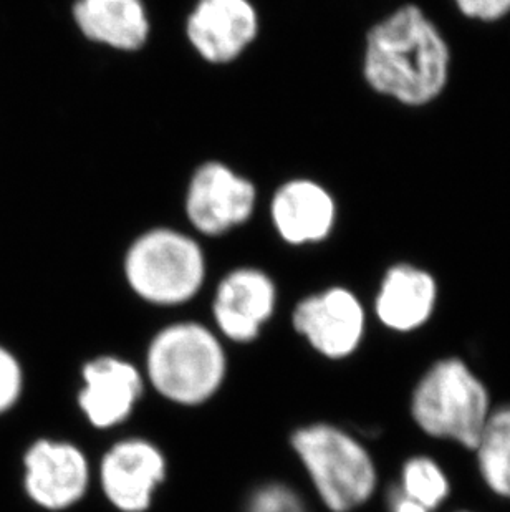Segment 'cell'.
Instances as JSON below:
<instances>
[{"label":"cell","instance_id":"6da1fadb","mask_svg":"<svg viewBox=\"0 0 510 512\" xmlns=\"http://www.w3.org/2000/svg\"><path fill=\"white\" fill-rule=\"evenodd\" d=\"M448 67V45L416 5L401 7L368 32L363 73L378 93L424 105L443 92Z\"/></svg>","mask_w":510,"mask_h":512},{"label":"cell","instance_id":"7a4b0ae2","mask_svg":"<svg viewBox=\"0 0 510 512\" xmlns=\"http://www.w3.org/2000/svg\"><path fill=\"white\" fill-rule=\"evenodd\" d=\"M123 276L133 294L146 304H188L206 282V252L188 232L153 226L140 232L126 247Z\"/></svg>","mask_w":510,"mask_h":512},{"label":"cell","instance_id":"3957f363","mask_svg":"<svg viewBox=\"0 0 510 512\" xmlns=\"http://www.w3.org/2000/svg\"><path fill=\"white\" fill-rule=\"evenodd\" d=\"M146 370L161 397L178 405H201L216 395L226 378V353L206 325L178 322L154 335Z\"/></svg>","mask_w":510,"mask_h":512},{"label":"cell","instance_id":"277c9868","mask_svg":"<svg viewBox=\"0 0 510 512\" xmlns=\"http://www.w3.org/2000/svg\"><path fill=\"white\" fill-rule=\"evenodd\" d=\"M491 413L486 385L461 358H443L431 365L411 397V416L426 435L467 450H476Z\"/></svg>","mask_w":510,"mask_h":512},{"label":"cell","instance_id":"5b68a950","mask_svg":"<svg viewBox=\"0 0 510 512\" xmlns=\"http://www.w3.org/2000/svg\"><path fill=\"white\" fill-rule=\"evenodd\" d=\"M292 448L330 511H355L375 494V461L360 440L342 428L328 423L304 426L294 431Z\"/></svg>","mask_w":510,"mask_h":512},{"label":"cell","instance_id":"8992f818","mask_svg":"<svg viewBox=\"0 0 510 512\" xmlns=\"http://www.w3.org/2000/svg\"><path fill=\"white\" fill-rule=\"evenodd\" d=\"M257 186L229 163L206 160L189 176L183 209L199 236L222 237L254 218Z\"/></svg>","mask_w":510,"mask_h":512},{"label":"cell","instance_id":"52a82bcc","mask_svg":"<svg viewBox=\"0 0 510 512\" xmlns=\"http://www.w3.org/2000/svg\"><path fill=\"white\" fill-rule=\"evenodd\" d=\"M184 34L203 62L226 67L259 39V10L252 0H196L186 17Z\"/></svg>","mask_w":510,"mask_h":512},{"label":"cell","instance_id":"ba28073f","mask_svg":"<svg viewBox=\"0 0 510 512\" xmlns=\"http://www.w3.org/2000/svg\"><path fill=\"white\" fill-rule=\"evenodd\" d=\"M292 324L315 352L330 360H342L360 347L366 314L352 290L330 287L300 300L292 312Z\"/></svg>","mask_w":510,"mask_h":512},{"label":"cell","instance_id":"9c48e42d","mask_svg":"<svg viewBox=\"0 0 510 512\" xmlns=\"http://www.w3.org/2000/svg\"><path fill=\"white\" fill-rule=\"evenodd\" d=\"M22 466L25 494L45 511H65L87 493L90 464L85 453L68 441H34L24 453Z\"/></svg>","mask_w":510,"mask_h":512},{"label":"cell","instance_id":"30bf717a","mask_svg":"<svg viewBox=\"0 0 510 512\" xmlns=\"http://www.w3.org/2000/svg\"><path fill=\"white\" fill-rule=\"evenodd\" d=\"M275 307L274 279L257 267H237L217 284L212 315L224 337L236 343H251L272 319Z\"/></svg>","mask_w":510,"mask_h":512},{"label":"cell","instance_id":"8fae6325","mask_svg":"<svg viewBox=\"0 0 510 512\" xmlns=\"http://www.w3.org/2000/svg\"><path fill=\"white\" fill-rule=\"evenodd\" d=\"M166 478V459L159 448L141 438L118 441L100 463L106 499L121 512H145Z\"/></svg>","mask_w":510,"mask_h":512},{"label":"cell","instance_id":"7c38bea8","mask_svg":"<svg viewBox=\"0 0 510 512\" xmlns=\"http://www.w3.org/2000/svg\"><path fill=\"white\" fill-rule=\"evenodd\" d=\"M269 218L275 234L287 246H313L332 234L337 204L315 179H285L270 196Z\"/></svg>","mask_w":510,"mask_h":512},{"label":"cell","instance_id":"4fadbf2b","mask_svg":"<svg viewBox=\"0 0 510 512\" xmlns=\"http://www.w3.org/2000/svg\"><path fill=\"white\" fill-rule=\"evenodd\" d=\"M82 378L78 405L98 430H110L128 420L145 388L140 370L116 357H98L88 362Z\"/></svg>","mask_w":510,"mask_h":512},{"label":"cell","instance_id":"5bb4252c","mask_svg":"<svg viewBox=\"0 0 510 512\" xmlns=\"http://www.w3.org/2000/svg\"><path fill=\"white\" fill-rule=\"evenodd\" d=\"M72 19L83 39L115 52L135 54L151 39L145 0H75Z\"/></svg>","mask_w":510,"mask_h":512},{"label":"cell","instance_id":"9a60e30c","mask_svg":"<svg viewBox=\"0 0 510 512\" xmlns=\"http://www.w3.org/2000/svg\"><path fill=\"white\" fill-rule=\"evenodd\" d=\"M438 287L433 276L413 266L391 267L376 295V317L386 329L400 334L423 327L433 315Z\"/></svg>","mask_w":510,"mask_h":512},{"label":"cell","instance_id":"2e32d148","mask_svg":"<svg viewBox=\"0 0 510 512\" xmlns=\"http://www.w3.org/2000/svg\"><path fill=\"white\" fill-rule=\"evenodd\" d=\"M474 451L487 488L510 499V405L492 410Z\"/></svg>","mask_w":510,"mask_h":512},{"label":"cell","instance_id":"e0dca14e","mask_svg":"<svg viewBox=\"0 0 510 512\" xmlns=\"http://www.w3.org/2000/svg\"><path fill=\"white\" fill-rule=\"evenodd\" d=\"M398 488L431 512L438 509L451 493V483L444 469L429 456H413L403 464Z\"/></svg>","mask_w":510,"mask_h":512},{"label":"cell","instance_id":"ac0fdd59","mask_svg":"<svg viewBox=\"0 0 510 512\" xmlns=\"http://www.w3.org/2000/svg\"><path fill=\"white\" fill-rule=\"evenodd\" d=\"M247 512H308L294 489L282 483H269L255 489Z\"/></svg>","mask_w":510,"mask_h":512},{"label":"cell","instance_id":"d6986e66","mask_svg":"<svg viewBox=\"0 0 510 512\" xmlns=\"http://www.w3.org/2000/svg\"><path fill=\"white\" fill-rule=\"evenodd\" d=\"M24 392V370L19 358L0 345V415L12 410Z\"/></svg>","mask_w":510,"mask_h":512},{"label":"cell","instance_id":"ffe728a7","mask_svg":"<svg viewBox=\"0 0 510 512\" xmlns=\"http://www.w3.org/2000/svg\"><path fill=\"white\" fill-rule=\"evenodd\" d=\"M462 14L479 20H497L510 12V0H456Z\"/></svg>","mask_w":510,"mask_h":512},{"label":"cell","instance_id":"44dd1931","mask_svg":"<svg viewBox=\"0 0 510 512\" xmlns=\"http://www.w3.org/2000/svg\"><path fill=\"white\" fill-rule=\"evenodd\" d=\"M388 508L390 512H431L424 508L423 504L406 496L400 488H393L388 496Z\"/></svg>","mask_w":510,"mask_h":512},{"label":"cell","instance_id":"7402d4cb","mask_svg":"<svg viewBox=\"0 0 510 512\" xmlns=\"http://www.w3.org/2000/svg\"><path fill=\"white\" fill-rule=\"evenodd\" d=\"M458 512H471V511H458Z\"/></svg>","mask_w":510,"mask_h":512}]
</instances>
